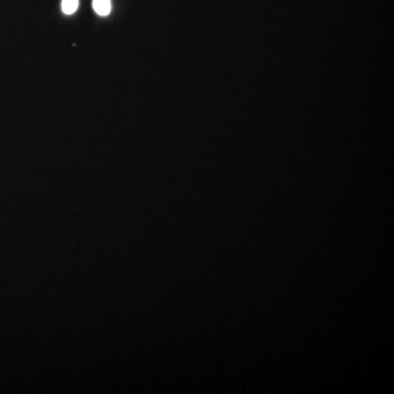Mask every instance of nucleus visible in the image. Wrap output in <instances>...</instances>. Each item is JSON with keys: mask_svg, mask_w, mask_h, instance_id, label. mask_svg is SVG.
Wrapping results in <instances>:
<instances>
[{"mask_svg": "<svg viewBox=\"0 0 394 394\" xmlns=\"http://www.w3.org/2000/svg\"><path fill=\"white\" fill-rule=\"evenodd\" d=\"M79 0H62V11L65 15H73L77 11Z\"/></svg>", "mask_w": 394, "mask_h": 394, "instance_id": "nucleus-2", "label": "nucleus"}, {"mask_svg": "<svg viewBox=\"0 0 394 394\" xmlns=\"http://www.w3.org/2000/svg\"><path fill=\"white\" fill-rule=\"evenodd\" d=\"M93 9L101 17H107L111 13V0H93Z\"/></svg>", "mask_w": 394, "mask_h": 394, "instance_id": "nucleus-1", "label": "nucleus"}]
</instances>
